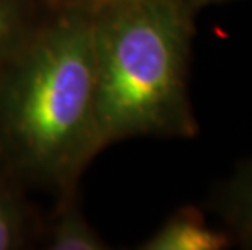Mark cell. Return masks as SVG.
Listing matches in <instances>:
<instances>
[{
	"mask_svg": "<svg viewBox=\"0 0 252 250\" xmlns=\"http://www.w3.org/2000/svg\"><path fill=\"white\" fill-rule=\"evenodd\" d=\"M94 15L54 10L0 70V164L26 187L78 192L104 150L96 115Z\"/></svg>",
	"mask_w": 252,
	"mask_h": 250,
	"instance_id": "cell-1",
	"label": "cell"
},
{
	"mask_svg": "<svg viewBox=\"0 0 252 250\" xmlns=\"http://www.w3.org/2000/svg\"><path fill=\"white\" fill-rule=\"evenodd\" d=\"M197 10L194 0H117L94 13L103 148L135 137L197 135L187 89Z\"/></svg>",
	"mask_w": 252,
	"mask_h": 250,
	"instance_id": "cell-2",
	"label": "cell"
},
{
	"mask_svg": "<svg viewBox=\"0 0 252 250\" xmlns=\"http://www.w3.org/2000/svg\"><path fill=\"white\" fill-rule=\"evenodd\" d=\"M26 185L0 164V250L41 244L44 220L25 192Z\"/></svg>",
	"mask_w": 252,
	"mask_h": 250,
	"instance_id": "cell-3",
	"label": "cell"
},
{
	"mask_svg": "<svg viewBox=\"0 0 252 250\" xmlns=\"http://www.w3.org/2000/svg\"><path fill=\"white\" fill-rule=\"evenodd\" d=\"M226 231L212 227L195 206H182L148 237L142 250H223L231 244Z\"/></svg>",
	"mask_w": 252,
	"mask_h": 250,
	"instance_id": "cell-4",
	"label": "cell"
},
{
	"mask_svg": "<svg viewBox=\"0 0 252 250\" xmlns=\"http://www.w3.org/2000/svg\"><path fill=\"white\" fill-rule=\"evenodd\" d=\"M47 250H108L111 246L90 224L78 205L77 192L57 198L51 220H44L41 237Z\"/></svg>",
	"mask_w": 252,
	"mask_h": 250,
	"instance_id": "cell-5",
	"label": "cell"
},
{
	"mask_svg": "<svg viewBox=\"0 0 252 250\" xmlns=\"http://www.w3.org/2000/svg\"><path fill=\"white\" fill-rule=\"evenodd\" d=\"M52 12L44 0H0V70L28 44Z\"/></svg>",
	"mask_w": 252,
	"mask_h": 250,
	"instance_id": "cell-6",
	"label": "cell"
},
{
	"mask_svg": "<svg viewBox=\"0 0 252 250\" xmlns=\"http://www.w3.org/2000/svg\"><path fill=\"white\" fill-rule=\"evenodd\" d=\"M215 208L221 215L233 242L252 249V161L217 194Z\"/></svg>",
	"mask_w": 252,
	"mask_h": 250,
	"instance_id": "cell-7",
	"label": "cell"
},
{
	"mask_svg": "<svg viewBox=\"0 0 252 250\" xmlns=\"http://www.w3.org/2000/svg\"><path fill=\"white\" fill-rule=\"evenodd\" d=\"M54 10H83L88 13H98L117 0H44Z\"/></svg>",
	"mask_w": 252,
	"mask_h": 250,
	"instance_id": "cell-8",
	"label": "cell"
},
{
	"mask_svg": "<svg viewBox=\"0 0 252 250\" xmlns=\"http://www.w3.org/2000/svg\"><path fill=\"white\" fill-rule=\"evenodd\" d=\"M221 2H228V0H194V3L197 5V8L200 10L205 5H212V3H221Z\"/></svg>",
	"mask_w": 252,
	"mask_h": 250,
	"instance_id": "cell-9",
	"label": "cell"
}]
</instances>
